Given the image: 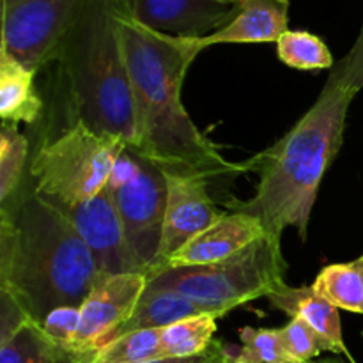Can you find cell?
<instances>
[{"mask_svg": "<svg viewBox=\"0 0 363 363\" xmlns=\"http://www.w3.org/2000/svg\"><path fill=\"white\" fill-rule=\"evenodd\" d=\"M330 78L340 82V84L350 87L357 94L363 87V23L354 46L335 67H332Z\"/></svg>", "mask_w": 363, "mask_h": 363, "instance_id": "cell-27", "label": "cell"}, {"mask_svg": "<svg viewBox=\"0 0 363 363\" xmlns=\"http://www.w3.org/2000/svg\"><path fill=\"white\" fill-rule=\"evenodd\" d=\"M117 6V0H82L57 60L67 78L77 123L135 147L137 119Z\"/></svg>", "mask_w": 363, "mask_h": 363, "instance_id": "cell-4", "label": "cell"}, {"mask_svg": "<svg viewBox=\"0 0 363 363\" xmlns=\"http://www.w3.org/2000/svg\"><path fill=\"white\" fill-rule=\"evenodd\" d=\"M82 0H2L0 52L30 71L57 60Z\"/></svg>", "mask_w": 363, "mask_h": 363, "instance_id": "cell-8", "label": "cell"}, {"mask_svg": "<svg viewBox=\"0 0 363 363\" xmlns=\"http://www.w3.org/2000/svg\"><path fill=\"white\" fill-rule=\"evenodd\" d=\"M286 272L282 238L266 234L220 262L160 269L147 277V287L176 291L218 319L240 305L268 298L286 282Z\"/></svg>", "mask_w": 363, "mask_h": 363, "instance_id": "cell-5", "label": "cell"}, {"mask_svg": "<svg viewBox=\"0 0 363 363\" xmlns=\"http://www.w3.org/2000/svg\"><path fill=\"white\" fill-rule=\"evenodd\" d=\"M266 236L261 220L247 213H223L213 225L188 241L163 268H184L220 262ZM162 268V269H163Z\"/></svg>", "mask_w": 363, "mask_h": 363, "instance_id": "cell-13", "label": "cell"}, {"mask_svg": "<svg viewBox=\"0 0 363 363\" xmlns=\"http://www.w3.org/2000/svg\"><path fill=\"white\" fill-rule=\"evenodd\" d=\"M80 326V308L78 307H59L50 312L41 323V328L55 342L73 350V340Z\"/></svg>", "mask_w": 363, "mask_h": 363, "instance_id": "cell-26", "label": "cell"}, {"mask_svg": "<svg viewBox=\"0 0 363 363\" xmlns=\"http://www.w3.org/2000/svg\"><path fill=\"white\" fill-rule=\"evenodd\" d=\"M98 351H77L55 342L32 319L0 340V363H92Z\"/></svg>", "mask_w": 363, "mask_h": 363, "instance_id": "cell-16", "label": "cell"}, {"mask_svg": "<svg viewBox=\"0 0 363 363\" xmlns=\"http://www.w3.org/2000/svg\"><path fill=\"white\" fill-rule=\"evenodd\" d=\"M34 74L0 52V117L4 124H32L39 117L43 101L34 89Z\"/></svg>", "mask_w": 363, "mask_h": 363, "instance_id": "cell-18", "label": "cell"}, {"mask_svg": "<svg viewBox=\"0 0 363 363\" xmlns=\"http://www.w3.org/2000/svg\"><path fill=\"white\" fill-rule=\"evenodd\" d=\"M238 11L233 20L220 30L204 38L191 39L199 52L215 45L234 43H277L287 32L286 0H236Z\"/></svg>", "mask_w": 363, "mask_h": 363, "instance_id": "cell-14", "label": "cell"}, {"mask_svg": "<svg viewBox=\"0 0 363 363\" xmlns=\"http://www.w3.org/2000/svg\"><path fill=\"white\" fill-rule=\"evenodd\" d=\"M28 140L14 124H4L0 133V201L6 204L16 191L27 162Z\"/></svg>", "mask_w": 363, "mask_h": 363, "instance_id": "cell-24", "label": "cell"}, {"mask_svg": "<svg viewBox=\"0 0 363 363\" xmlns=\"http://www.w3.org/2000/svg\"><path fill=\"white\" fill-rule=\"evenodd\" d=\"M223 2H236V0H223Z\"/></svg>", "mask_w": 363, "mask_h": 363, "instance_id": "cell-31", "label": "cell"}, {"mask_svg": "<svg viewBox=\"0 0 363 363\" xmlns=\"http://www.w3.org/2000/svg\"><path fill=\"white\" fill-rule=\"evenodd\" d=\"M199 314H206V312L183 294L176 293V291L145 287L131 318L113 332V335L110 337L106 344L131 332L165 328V326L174 325L181 319Z\"/></svg>", "mask_w": 363, "mask_h": 363, "instance_id": "cell-17", "label": "cell"}, {"mask_svg": "<svg viewBox=\"0 0 363 363\" xmlns=\"http://www.w3.org/2000/svg\"><path fill=\"white\" fill-rule=\"evenodd\" d=\"M162 328L140 330L119 337L98 351L92 363H149L162 360Z\"/></svg>", "mask_w": 363, "mask_h": 363, "instance_id": "cell-22", "label": "cell"}, {"mask_svg": "<svg viewBox=\"0 0 363 363\" xmlns=\"http://www.w3.org/2000/svg\"><path fill=\"white\" fill-rule=\"evenodd\" d=\"M216 318L199 314L162 328L163 358H190L206 353L215 342Z\"/></svg>", "mask_w": 363, "mask_h": 363, "instance_id": "cell-20", "label": "cell"}, {"mask_svg": "<svg viewBox=\"0 0 363 363\" xmlns=\"http://www.w3.org/2000/svg\"><path fill=\"white\" fill-rule=\"evenodd\" d=\"M225 347H227V344H225ZM227 354H229V353H227ZM222 363H233V360H230V357H229V358H227V360H223Z\"/></svg>", "mask_w": 363, "mask_h": 363, "instance_id": "cell-30", "label": "cell"}, {"mask_svg": "<svg viewBox=\"0 0 363 363\" xmlns=\"http://www.w3.org/2000/svg\"><path fill=\"white\" fill-rule=\"evenodd\" d=\"M312 287L333 307L363 314V255L357 261L326 266Z\"/></svg>", "mask_w": 363, "mask_h": 363, "instance_id": "cell-19", "label": "cell"}, {"mask_svg": "<svg viewBox=\"0 0 363 363\" xmlns=\"http://www.w3.org/2000/svg\"><path fill=\"white\" fill-rule=\"evenodd\" d=\"M119 6L147 28L188 39L220 30L238 11L236 2L223 0H119Z\"/></svg>", "mask_w": 363, "mask_h": 363, "instance_id": "cell-12", "label": "cell"}, {"mask_svg": "<svg viewBox=\"0 0 363 363\" xmlns=\"http://www.w3.org/2000/svg\"><path fill=\"white\" fill-rule=\"evenodd\" d=\"M116 23L133 91L135 151L163 172L202 176L209 181L247 170L245 163L227 162L220 155L181 101L188 67L201 53L191 39L147 28L128 16L121 6Z\"/></svg>", "mask_w": 363, "mask_h": 363, "instance_id": "cell-1", "label": "cell"}, {"mask_svg": "<svg viewBox=\"0 0 363 363\" xmlns=\"http://www.w3.org/2000/svg\"><path fill=\"white\" fill-rule=\"evenodd\" d=\"M357 92L328 77L307 113L277 144L245 162L259 176L254 197L230 202L234 211L261 220L266 234L282 238L294 227L307 241L319 184L342 145L347 110Z\"/></svg>", "mask_w": 363, "mask_h": 363, "instance_id": "cell-3", "label": "cell"}, {"mask_svg": "<svg viewBox=\"0 0 363 363\" xmlns=\"http://www.w3.org/2000/svg\"><path fill=\"white\" fill-rule=\"evenodd\" d=\"M268 300L273 307L282 311L291 319H303L330 344L333 353H342L351 358L342 339L339 308L333 307L326 298L319 296L314 287H291L284 282L269 294Z\"/></svg>", "mask_w": 363, "mask_h": 363, "instance_id": "cell-15", "label": "cell"}, {"mask_svg": "<svg viewBox=\"0 0 363 363\" xmlns=\"http://www.w3.org/2000/svg\"><path fill=\"white\" fill-rule=\"evenodd\" d=\"M0 311H2V319H0V340L7 339L21 323L27 321V314L21 311L20 305L6 293L0 291Z\"/></svg>", "mask_w": 363, "mask_h": 363, "instance_id": "cell-28", "label": "cell"}, {"mask_svg": "<svg viewBox=\"0 0 363 363\" xmlns=\"http://www.w3.org/2000/svg\"><path fill=\"white\" fill-rule=\"evenodd\" d=\"M77 229L89 247L101 273H142L128 245L123 223L113 206L108 190L103 188L98 195L82 204L53 206ZM145 275V273H144Z\"/></svg>", "mask_w": 363, "mask_h": 363, "instance_id": "cell-11", "label": "cell"}, {"mask_svg": "<svg viewBox=\"0 0 363 363\" xmlns=\"http://www.w3.org/2000/svg\"><path fill=\"white\" fill-rule=\"evenodd\" d=\"M240 339L243 344L241 347L227 344V353L233 363H291L284 351L280 330L245 326L240 332Z\"/></svg>", "mask_w": 363, "mask_h": 363, "instance_id": "cell-23", "label": "cell"}, {"mask_svg": "<svg viewBox=\"0 0 363 363\" xmlns=\"http://www.w3.org/2000/svg\"><path fill=\"white\" fill-rule=\"evenodd\" d=\"M163 174L167 179V208L158 264L152 273L160 272L188 241L194 240L223 215L220 209H216L209 195L208 177L190 174Z\"/></svg>", "mask_w": 363, "mask_h": 363, "instance_id": "cell-10", "label": "cell"}, {"mask_svg": "<svg viewBox=\"0 0 363 363\" xmlns=\"http://www.w3.org/2000/svg\"><path fill=\"white\" fill-rule=\"evenodd\" d=\"M362 337H363V333H362Z\"/></svg>", "mask_w": 363, "mask_h": 363, "instance_id": "cell-34", "label": "cell"}, {"mask_svg": "<svg viewBox=\"0 0 363 363\" xmlns=\"http://www.w3.org/2000/svg\"><path fill=\"white\" fill-rule=\"evenodd\" d=\"M128 145L74 123L35 152L30 174L34 191L52 206H73L89 201L106 186L113 165Z\"/></svg>", "mask_w": 363, "mask_h": 363, "instance_id": "cell-6", "label": "cell"}, {"mask_svg": "<svg viewBox=\"0 0 363 363\" xmlns=\"http://www.w3.org/2000/svg\"><path fill=\"white\" fill-rule=\"evenodd\" d=\"M280 339L291 363L312 362L323 351H332L330 344L300 318H293L289 325L280 328Z\"/></svg>", "mask_w": 363, "mask_h": 363, "instance_id": "cell-25", "label": "cell"}, {"mask_svg": "<svg viewBox=\"0 0 363 363\" xmlns=\"http://www.w3.org/2000/svg\"><path fill=\"white\" fill-rule=\"evenodd\" d=\"M73 223L35 191L0 218V291L41 325L59 307H82L99 275Z\"/></svg>", "mask_w": 363, "mask_h": 363, "instance_id": "cell-2", "label": "cell"}, {"mask_svg": "<svg viewBox=\"0 0 363 363\" xmlns=\"http://www.w3.org/2000/svg\"><path fill=\"white\" fill-rule=\"evenodd\" d=\"M286 2H291V0H286Z\"/></svg>", "mask_w": 363, "mask_h": 363, "instance_id": "cell-33", "label": "cell"}, {"mask_svg": "<svg viewBox=\"0 0 363 363\" xmlns=\"http://www.w3.org/2000/svg\"><path fill=\"white\" fill-rule=\"evenodd\" d=\"M277 53L294 69H332L333 57L321 38L307 30H287L277 41Z\"/></svg>", "mask_w": 363, "mask_h": 363, "instance_id": "cell-21", "label": "cell"}, {"mask_svg": "<svg viewBox=\"0 0 363 363\" xmlns=\"http://www.w3.org/2000/svg\"><path fill=\"white\" fill-rule=\"evenodd\" d=\"M147 287L144 273H99L91 293L80 307V326L73 350L99 351L110 337L133 314Z\"/></svg>", "mask_w": 363, "mask_h": 363, "instance_id": "cell-9", "label": "cell"}, {"mask_svg": "<svg viewBox=\"0 0 363 363\" xmlns=\"http://www.w3.org/2000/svg\"><path fill=\"white\" fill-rule=\"evenodd\" d=\"M229 354H227L225 344L220 342V340H215L213 346L209 347L206 353L197 354V357L190 358H162V360H155L149 363H222L227 360Z\"/></svg>", "mask_w": 363, "mask_h": 363, "instance_id": "cell-29", "label": "cell"}, {"mask_svg": "<svg viewBox=\"0 0 363 363\" xmlns=\"http://www.w3.org/2000/svg\"><path fill=\"white\" fill-rule=\"evenodd\" d=\"M305 363H314V362H305Z\"/></svg>", "mask_w": 363, "mask_h": 363, "instance_id": "cell-32", "label": "cell"}, {"mask_svg": "<svg viewBox=\"0 0 363 363\" xmlns=\"http://www.w3.org/2000/svg\"><path fill=\"white\" fill-rule=\"evenodd\" d=\"M128 245L145 275L158 264L163 218L167 208V179L160 167L128 145L117 158L106 183Z\"/></svg>", "mask_w": 363, "mask_h": 363, "instance_id": "cell-7", "label": "cell"}]
</instances>
